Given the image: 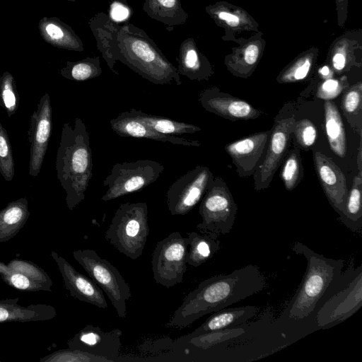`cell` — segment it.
<instances>
[{"label":"cell","instance_id":"ac0fdd59","mask_svg":"<svg viewBox=\"0 0 362 362\" xmlns=\"http://www.w3.org/2000/svg\"><path fill=\"white\" fill-rule=\"evenodd\" d=\"M361 272L349 287L329 300L317 314L318 326L344 320L357 311L362 304Z\"/></svg>","mask_w":362,"mask_h":362},{"label":"cell","instance_id":"ab89813d","mask_svg":"<svg viewBox=\"0 0 362 362\" xmlns=\"http://www.w3.org/2000/svg\"><path fill=\"white\" fill-rule=\"evenodd\" d=\"M293 136L294 144L300 150H308L315 142L318 133L315 124L308 119L296 120Z\"/></svg>","mask_w":362,"mask_h":362},{"label":"cell","instance_id":"6da1fadb","mask_svg":"<svg viewBox=\"0 0 362 362\" xmlns=\"http://www.w3.org/2000/svg\"><path fill=\"white\" fill-rule=\"evenodd\" d=\"M98 49L115 73L117 61L155 84H181L180 74L142 30L131 24L119 25L107 15L98 14L90 21Z\"/></svg>","mask_w":362,"mask_h":362},{"label":"cell","instance_id":"8992f818","mask_svg":"<svg viewBox=\"0 0 362 362\" xmlns=\"http://www.w3.org/2000/svg\"><path fill=\"white\" fill-rule=\"evenodd\" d=\"M72 255L107 295L118 317L124 318L127 315L126 301L132 294L129 284L118 269L92 249L76 250Z\"/></svg>","mask_w":362,"mask_h":362},{"label":"cell","instance_id":"d4e9b609","mask_svg":"<svg viewBox=\"0 0 362 362\" xmlns=\"http://www.w3.org/2000/svg\"><path fill=\"white\" fill-rule=\"evenodd\" d=\"M39 30L44 40L54 47L83 51V43L72 28L57 18H42L39 22Z\"/></svg>","mask_w":362,"mask_h":362},{"label":"cell","instance_id":"ee69618b","mask_svg":"<svg viewBox=\"0 0 362 362\" xmlns=\"http://www.w3.org/2000/svg\"><path fill=\"white\" fill-rule=\"evenodd\" d=\"M130 12L128 5L115 1L110 6V18L116 23L122 22L129 18Z\"/></svg>","mask_w":362,"mask_h":362},{"label":"cell","instance_id":"52a82bcc","mask_svg":"<svg viewBox=\"0 0 362 362\" xmlns=\"http://www.w3.org/2000/svg\"><path fill=\"white\" fill-rule=\"evenodd\" d=\"M238 206L226 182L221 177H214L199 207L202 222L197 224L199 231L226 235L233 227Z\"/></svg>","mask_w":362,"mask_h":362},{"label":"cell","instance_id":"8fae6325","mask_svg":"<svg viewBox=\"0 0 362 362\" xmlns=\"http://www.w3.org/2000/svg\"><path fill=\"white\" fill-rule=\"evenodd\" d=\"M214 179L208 167L197 165L176 180L166 193L170 214L182 216L191 211L200 202Z\"/></svg>","mask_w":362,"mask_h":362},{"label":"cell","instance_id":"3957f363","mask_svg":"<svg viewBox=\"0 0 362 362\" xmlns=\"http://www.w3.org/2000/svg\"><path fill=\"white\" fill-rule=\"evenodd\" d=\"M57 177L66 192V204L71 211L84 199L93 177V158L89 134L83 121L76 118L74 126L64 123L57 148Z\"/></svg>","mask_w":362,"mask_h":362},{"label":"cell","instance_id":"ba28073f","mask_svg":"<svg viewBox=\"0 0 362 362\" xmlns=\"http://www.w3.org/2000/svg\"><path fill=\"white\" fill-rule=\"evenodd\" d=\"M163 170L161 163L151 160L117 163L103 181L107 189L101 199L108 202L141 191L156 181Z\"/></svg>","mask_w":362,"mask_h":362},{"label":"cell","instance_id":"f546056e","mask_svg":"<svg viewBox=\"0 0 362 362\" xmlns=\"http://www.w3.org/2000/svg\"><path fill=\"white\" fill-rule=\"evenodd\" d=\"M362 171L354 176L351 189L348 192L344 211L339 220L352 232L362 231Z\"/></svg>","mask_w":362,"mask_h":362},{"label":"cell","instance_id":"30bf717a","mask_svg":"<svg viewBox=\"0 0 362 362\" xmlns=\"http://www.w3.org/2000/svg\"><path fill=\"white\" fill-rule=\"evenodd\" d=\"M296 120L293 115H284L281 111L275 117L264 158L252 175L254 187L257 191L269 187L275 173L281 166L289 151Z\"/></svg>","mask_w":362,"mask_h":362},{"label":"cell","instance_id":"cb8c5ba5","mask_svg":"<svg viewBox=\"0 0 362 362\" xmlns=\"http://www.w3.org/2000/svg\"><path fill=\"white\" fill-rule=\"evenodd\" d=\"M259 308L255 305H246L223 308L214 313L206 320L188 335L193 336L209 332L230 329L245 323L253 317Z\"/></svg>","mask_w":362,"mask_h":362},{"label":"cell","instance_id":"f1b7e54d","mask_svg":"<svg viewBox=\"0 0 362 362\" xmlns=\"http://www.w3.org/2000/svg\"><path fill=\"white\" fill-rule=\"evenodd\" d=\"M143 8L150 18L168 26L184 24L188 17L180 0H145Z\"/></svg>","mask_w":362,"mask_h":362},{"label":"cell","instance_id":"b9f144b4","mask_svg":"<svg viewBox=\"0 0 362 362\" xmlns=\"http://www.w3.org/2000/svg\"><path fill=\"white\" fill-rule=\"evenodd\" d=\"M9 286L22 291H49L41 283L33 280L19 272L12 271L8 274L0 277Z\"/></svg>","mask_w":362,"mask_h":362},{"label":"cell","instance_id":"ffe728a7","mask_svg":"<svg viewBox=\"0 0 362 362\" xmlns=\"http://www.w3.org/2000/svg\"><path fill=\"white\" fill-rule=\"evenodd\" d=\"M241 42H239L238 47L233 48L232 53L226 56L224 62L231 74L247 78L260 61L265 41L262 38V33H258L250 39L241 40Z\"/></svg>","mask_w":362,"mask_h":362},{"label":"cell","instance_id":"8d00e7d4","mask_svg":"<svg viewBox=\"0 0 362 362\" xmlns=\"http://www.w3.org/2000/svg\"><path fill=\"white\" fill-rule=\"evenodd\" d=\"M40 362H111L110 360L78 349H64L40 358Z\"/></svg>","mask_w":362,"mask_h":362},{"label":"cell","instance_id":"681fc988","mask_svg":"<svg viewBox=\"0 0 362 362\" xmlns=\"http://www.w3.org/2000/svg\"><path fill=\"white\" fill-rule=\"evenodd\" d=\"M70 1H74V0H70Z\"/></svg>","mask_w":362,"mask_h":362},{"label":"cell","instance_id":"60d3db41","mask_svg":"<svg viewBox=\"0 0 362 362\" xmlns=\"http://www.w3.org/2000/svg\"><path fill=\"white\" fill-rule=\"evenodd\" d=\"M349 86L347 78L344 76L340 78L332 77L322 80L317 87L316 96L324 100H332L342 93Z\"/></svg>","mask_w":362,"mask_h":362},{"label":"cell","instance_id":"9a60e30c","mask_svg":"<svg viewBox=\"0 0 362 362\" xmlns=\"http://www.w3.org/2000/svg\"><path fill=\"white\" fill-rule=\"evenodd\" d=\"M199 101L206 111L232 121L255 119L263 114L245 100L223 92L216 86L204 89Z\"/></svg>","mask_w":362,"mask_h":362},{"label":"cell","instance_id":"e0dca14e","mask_svg":"<svg viewBox=\"0 0 362 362\" xmlns=\"http://www.w3.org/2000/svg\"><path fill=\"white\" fill-rule=\"evenodd\" d=\"M50 256L56 262L66 288L74 298L100 308H107L103 290L93 281L78 272L66 259L54 251Z\"/></svg>","mask_w":362,"mask_h":362},{"label":"cell","instance_id":"277c9868","mask_svg":"<svg viewBox=\"0 0 362 362\" xmlns=\"http://www.w3.org/2000/svg\"><path fill=\"white\" fill-rule=\"evenodd\" d=\"M292 250L307 261L304 276L286 309L289 318L300 320L314 310L332 281L339 277L344 260L327 258L300 242H296Z\"/></svg>","mask_w":362,"mask_h":362},{"label":"cell","instance_id":"2e32d148","mask_svg":"<svg viewBox=\"0 0 362 362\" xmlns=\"http://www.w3.org/2000/svg\"><path fill=\"white\" fill-rule=\"evenodd\" d=\"M316 174L325 194L334 210L341 216L349 189L346 177L336 163L319 151H313Z\"/></svg>","mask_w":362,"mask_h":362},{"label":"cell","instance_id":"bcb514c9","mask_svg":"<svg viewBox=\"0 0 362 362\" xmlns=\"http://www.w3.org/2000/svg\"><path fill=\"white\" fill-rule=\"evenodd\" d=\"M12 270L8 267L7 264L0 262V277L8 274Z\"/></svg>","mask_w":362,"mask_h":362},{"label":"cell","instance_id":"1f68e13d","mask_svg":"<svg viewBox=\"0 0 362 362\" xmlns=\"http://www.w3.org/2000/svg\"><path fill=\"white\" fill-rule=\"evenodd\" d=\"M318 49L313 47L303 52L289 63L276 77L279 83H296L305 80L313 69Z\"/></svg>","mask_w":362,"mask_h":362},{"label":"cell","instance_id":"c3c4849f","mask_svg":"<svg viewBox=\"0 0 362 362\" xmlns=\"http://www.w3.org/2000/svg\"><path fill=\"white\" fill-rule=\"evenodd\" d=\"M116 1L121 2L125 5H128L127 0H115Z\"/></svg>","mask_w":362,"mask_h":362},{"label":"cell","instance_id":"83f0119b","mask_svg":"<svg viewBox=\"0 0 362 362\" xmlns=\"http://www.w3.org/2000/svg\"><path fill=\"white\" fill-rule=\"evenodd\" d=\"M187 235L189 238L187 264L189 266H201L221 249L216 234L192 231Z\"/></svg>","mask_w":362,"mask_h":362},{"label":"cell","instance_id":"5b68a950","mask_svg":"<svg viewBox=\"0 0 362 362\" xmlns=\"http://www.w3.org/2000/svg\"><path fill=\"white\" fill-rule=\"evenodd\" d=\"M148 234L147 204L126 202L115 212L105 238L120 253L136 260L143 253Z\"/></svg>","mask_w":362,"mask_h":362},{"label":"cell","instance_id":"4fadbf2b","mask_svg":"<svg viewBox=\"0 0 362 362\" xmlns=\"http://www.w3.org/2000/svg\"><path fill=\"white\" fill-rule=\"evenodd\" d=\"M270 134L271 129L255 133L225 146L239 177L252 175L262 163Z\"/></svg>","mask_w":362,"mask_h":362},{"label":"cell","instance_id":"603a6c76","mask_svg":"<svg viewBox=\"0 0 362 362\" xmlns=\"http://www.w3.org/2000/svg\"><path fill=\"white\" fill-rule=\"evenodd\" d=\"M206 13L215 23L232 31H257L258 23L245 10L227 2H217L206 7Z\"/></svg>","mask_w":362,"mask_h":362},{"label":"cell","instance_id":"74e56055","mask_svg":"<svg viewBox=\"0 0 362 362\" xmlns=\"http://www.w3.org/2000/svg\"><path fill=\"white\" fill-rule=\"evenodd\" d=\"M8 267L13 272H19L25 276L38 281L52 291V280L48 274L37 264L25 259H13L7 263Z\"/></svg>","mask_w":362,"mask_h":362},{"label":"cell","instance_id":"4dcf8cb0","mask_svg":"<svg viewBox=\"0 0 362 362\" xmlns=\"http://www.w3.org/2000/svg\"><path fill=\"white\" fill-rule=\"evenodd\" d=\"M129 112L141 120L153 130L167 135H180L183 134H194L201 131L198 126L175 121L167 117L147 114L140 110L132 108Z\"/></svg>","mask_w":362,"mask_h":362},{"label":"cell","instance_id":"d6986e66","mask_svg":"<svg viewBox=\"0 0 362 362\" xmlns=\"http://www.w3.org/2000/svg\"><path fill=\"white\" fill-rule=\"evenodd\" d=\"M110 124L111 129L120 136L148 139L186 146L198 147L201 146V143L197 140L187 139L156 132L131 114L129 111L119 113L117 117L110 121Z\"/></svg>","mask_w":362,"mask_h":362},{"label":"cell","instance_id":"7402d4cb","mask_svg":"<svg viewBox=\"0 0 362 362\" xmlns=\"http://www.w3.org/2000/svg\"><path fill=\"white\" fill-rule=\"evenodd\" d=\"M19 298L0 300V322L46 321L57 315L56 309L47 304L21 305Z\"/></svg>","mask_w":362,"mask_h":362},{"label":"cell","instance_id":"7c38bea8","mask_svg":"<svg viewBox=\"0 0 362 362\" xmlns=\"http://www.w3.org/2000/svg\"><path fill=\"white\" fill-rule=\"evenodd\" d=\"M52 108L50 96L45 93L39 100L30 120L28 140L30 144L28 174L39 175L52 134Z\"/></svg>","mask_w":362,"mask_h":362},{"label":"cell","instance_id":"7dc6e473","mask_svg":"<svg viewBox=\"0 0 362 362\" xmlns=\"http://www.w3.org/2000/svg\"><path fill=\"white\" fill-rule=\"evenodd\" d=\"M360 140V145L358 147V152L357 156V165L358 170L362 171V147H361V136Z\"/></svg>","mask_w":362,"mask_h":362},{"label":"cell","instance_id":"f35d334b","mask_svg":"<svg viewBox=\"0 0 362 362\" xmlns=\"http://www.w3.org/2000/svg\"><path fill=\"white\" fill-rule=\"evenodd\" d=\"M0 174L11 182L15 175L13 150L8 132L0 120Z\"/></svg>","mask_w":362,"mask_h":362},{"label":"cell","instance_id":"7a4b0ae2","mask_svg":"<svg viewBox=\"0 0 362 362\" xmlns=\"http://www.w3.org/2000/svg\"><path fill=\"white\" fill-rule=\"evenodd\" d=\"M267 279L257 265L211 276L190 291L173 313L166 326L182 329L200 317L226 308L261 291Z\"/></svg>","mask_w":362,"mask_h":362},{"label":"cell","instance_id":"e575fe53","mask_svg":"<svg viewBox=\"0 0 362 362\" xmlns=\"http://www.w3.org/2000/svg\"><path fill=\"white\" fill-rule=\"evenodd\" d=\"M280 167V177L286 189H294L304 175L300 149L295 144L288 151Z\"/></svg>","mask_w":362,"mask_h":362},{"label":"cell","instance_id":"d590c367","mask_svg":"<svg viewBox=\"0 0 362 362\" xmlns=\"http://www.w3.org/2000/svg\"><path fill=\"white\" fill-rule=\"evenodd\" d=\"M19 105V95L16 81L8 71L0 75V107L8 117H12Z\"/></svg>","mask_w":362,"mask_h":362},{"label":"cell","instance_id":"7bdbcfd3","mask_svg":"<svg viewBox=\"0 0 362 362\" xmlns=\"http://www.w3.org/2000/svg\"><path fill=\"white\" fill-rule=\"evenodd\" d=\"M348 48H343L336 45L330 51V62L332 69L337 74L348 71L351 65L354 64Z\"/></svg>","mask_w":362,"mask_h":362},{"label":"cell","instance_id":"9c48e42d","mask_svg":"<svg viewBox=\"0 0 362 362\" xmlns=\"http://www.w3.org/2000/svg\"><path fill=\"white\" fill-rule=\"evenodd\" d=\"M188 245V237H183L178 231L158 242L151 257L153 279L157 284L170 288L182 282L187 271Z\"/></svg>","mask_w":362,"mask_h":362},{"label":"cell","instance_id":"4316f807","mask_svg":"<svg viewBox=\"0 0 362 362\" xmlns=\"http://www.w3.org/2000/svg\"><path fill=\"white\" fill-rule=\"evenodd\" d=\"M325 126L332 151L338 157H345L347 151L346 132L341 114L333 100H325Z\"/></svg>","mask_w":362,"mask_h":362},{"label":"cell","instance_id":"d6a6232c","mask_svg":"<svg viewBox=\"0 0 362 362\" xmlns=\"http://www.w3.org/2000/svg\"><path fill=\"white\" fill-rule=\"evenodd\" d=\"M341 108L351 126L360 136L362 134V83L348 86L342 93Z\"/></svg>","mask_w":362,"mask_h":362},{"label":"cell","instance_id":"836d02e7","mask_svg":"<svg viewBox=\"0 0 362 362\" xmlns=\"http://www.w3.org/2000/svg\"><path fill=\"white\" fill-rule=\"evenodd\" d=\"M59 74L66 79L83 81L99 76L102 74L98 57H86L77 62H67Z\"/></svg>","mask_w":362,"mask_h":362},{"label":"cell","instance_id":"44dd1931","mask_svg":"<svg viewBox=\"0 0 362 362\" xmlns=\"http://www.w3.org/2000/svg\"><path fill=\"white\" fill-rule=\"evenodd\" d=\"M177 61L179 74L192 81H208L214 73L211 63L198 49L193 38L181 44Z\"/></svg>","mask_w":362,"mask_h":362},{"label":"cell","instance_id":"5bb4252c","mask_svg":"<svg viewBox=\"0 0 362 362\" xmlns=\"http://www.w3.org/2000/svg\"><path fill=\"white\" fill-rule=\"evenodd\" d=\"M122 331H103L99 327L87 325L67 341L68 347L78 349L114 362L119 356Z\"/></svg>","mask_w":362,"mask_h":362},{"label":"cell","instance_id":"f6af8a7d","mask_svg":"<svg viewBox=\"0 0 362 362\" xmlns=\"http://www.w3.org/2000/svg\"><path fill=\"white\" fill-rule=\"evenodd\" d=\"M334 71L327 65H325L322 67H320L317 71V76L320 78L322 80H325L327 78H330L333 77Z\"/></svg>","mask_w":362,"mask_h":362},{"label":"cell","instance_id":"484cf974","mask_svg":"<svg viewBox=\"0 0 362 362\" xmlns=\"http://www.w3.org/2000/svg\"><path fill=\"white\" fill-rule=\"evenodd\" d=\"M28 200L25 197L10 202L0 210V243L14 238L25 225L30 216Z\"/></svg>","mask_w":362,"mask_h":362}]
</instances>
